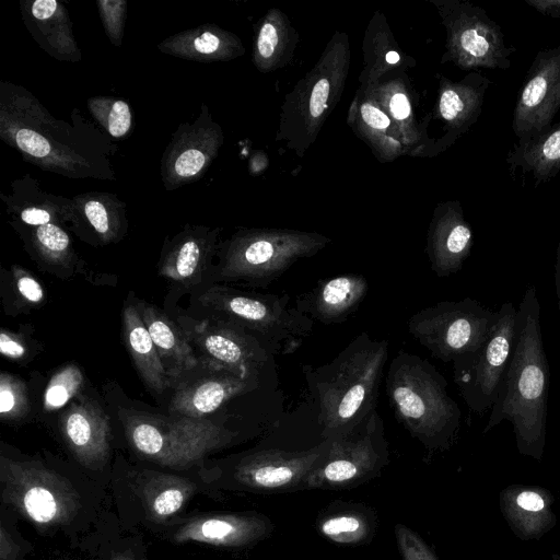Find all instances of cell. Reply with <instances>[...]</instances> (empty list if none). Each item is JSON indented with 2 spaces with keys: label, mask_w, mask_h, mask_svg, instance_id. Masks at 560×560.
Returning a JSON list of instances; mask_svg holds the SVG:
<instances>
[{
  "label": "cell",
  "mask_w": 560,
  "mask_h": 560,
  "mask_svg": "<svg viewBox=\"0 0 560 560\" xmlns=\"http://www.w3.org/2000/svg\"><path fill=\"white\" fill-rule=\"evenodd\" d=\"M0 138L24 161L69 178L115 179L116 147L74 110L73 124L55 118L25 88L0 82Z\"/></svg>",
  "instance_id": "cell-1"
},
{
  "label": "cell",
  "mask_w": 560,
  "mask_h": 560,
  "mask_svg": "<svg viewBox=\"0 0 560 560\" xmlns=\"http://www.w3.org/2000/svg\"><path fill=\"white\" fill-rule=\"evenodd\" d=\"M549 384L540 304L536 287L529 285L517 308L513 350L482 433L487 434L508 420L512 423L518 453L541 460L546 445Z\"/></svg>",
  "instance_id": "cell-2"
},
{
  "label": "cell",
  "mask_w": 560,
  "mask_h": 560,
  "mask_svg": "<svg viewBox=\"0 0 560 560\" xmlns=\"http://www.w3.org/2000/svg\"><path fill=\"white\" fill-rule=\"evenodd\" d=\"M79 481L40 460L0 456L2 510L42 535L81 534L101 516L104 488Z\"/></svg>",
  "instance_id": "cell-3"
},
{
  "label": "cell",
  "mask_w": 560,
  "mask_h": 560,
  "mask_svg": "<svg viewBox=\"0 0 560 560\" xmlns=\"http://www.w3.org/2000/svg\"><path fill=\"white\" fill-rule=\"evenodd\" d=\"M388 347L387 339L375 340L361 332L328 363L303 366L322 439L349 432L376 410Z\"/></svg>",
  "instance_id": "cell-4"
},
{
  "label": "cell",
  "mask_w": 560,
  "mask_h": 560,
  "mask_svg": "<svg viewBox=\"0 0 560 560\" xmlns=\"http://www.w3.org/2000/svg\"><path fill=\"white\" fill-rule=\"evenodd\" d=\"M396 420L430 453L447 451L457 439L462 411L444 376L428 360L399 350L385 380Z\"/></svg>",
  "instance_id": "cell-5"
},
{
  "label": "cell",
  "mask_w": 560,
  "mask_h": 560,
  "mask_svg": "<svg viewBox=\"0 0 560 560\" xmlns=\"http://www.w3.org/2000/svg\"><path fill=\"white\" fill-rule=\"evenodd\" d=\"M350 43L336 31L322 55L294 88L284 95L275 140L303 158L338 105L350 68Z\"/></svg>",
  "instance_id": "cell-6"
},
{
  "label": "cell",
  "mask_w": 560,
  "mask_h": 560,
  "mask_svg": "<svg viewBox=\"0 0 560 560\" xmlns=\"http://www.w3.org/2000/svg\"><path fill=\"white\" fill-rule=\"evenodd\" d=\"M132 450L158 466L188 471L209 454L231 445L236 432L210 420L166 419L128 409L119 410Z\"/></svg>",
  "instance_id": "cell-7"
},
{
  "label": "cell",
  "mask_w": 560,
  "mask_h": 560,
  "mask_svg": "<svg viewBox=\"0 0 560 560\" xmlns=\"http://www.w3.org/2000/svg\"><path fill=\"white\" fill-rule=\"evenodd\" d=\"M331 240L320 233L292 229H241L226 242L220 275L266 287L293 264L310 258Z\"/></svg>",
  "instance_id": "cell-8"
},
{
  "label": "cell",
  "mask_w": 560,
  "mask_h": 560,
  "mask_svg": "<svg viewBox=\"0 0 560 560\" xmlns=\"http://www.w3.org/2000/svg\"><path fill=\"white\" fill-rule=\"evenodd\" d=\"M330 440L299 450L262 447L235 458L225 469L206 476L217 490L260 494L304 490L307 476L325 458Z\"/></svg>",
  "instance_id": "cell-9"
},
{
  "label": "cell",
  "mask_w": 560,
  "mask_h": 560,
  "mask_svg": "<svg viewBox=\"0 0 560 560\" xmlns=\"http://www.w3.org/2000/svg\"><path fill=\"white\" fill-rule=\"evenodd\" d=\"M498 311L465 298L441 301L415 313L408 320L409 334L444 363L480 348L493 331Z\"/></svg>",
  "instance_id": "cell-10"
},
{
  "label": "cell",
  "mask_w": 560,
  "mask_h": 560,
  "mask_svg": "<svg viewBox=\"0 0 560 560\" xmlns=\"http://www.w3.org/2000/svg\"><path fill=\"white\" fill-rule=\"evenodd\" d=\"M389 464L383 419L376 410L349 432L330 440L322 463L304 490H350L380 476Z\"/></svg>",
  "instance_id": "cell-11"
},
{
  "label": "cell",
  "mask_w": 560,
  "mask_h": 560,
  "mask_svg": "<svg viewBox=\"0 0 560 560\" xmlns=\"http://www.w3.org/2000/svg\"><path fill=\"white\" fill-rule=\"evenodd\" d=\"M436 10L446 31L445 52L441 62H452L462 70H508L511 55L500 25L481 7L465 0H428Z\"/></svg>",
  "instance_id": "cell-12"
},
{
  "label": "cell",
  "mask_w": 560,
  "mask_h": 560,
  "mask_svg": "<svg viewBox=\"0 0 560 560\" xmlns=\"http://www.w3.org/2000/svg\"><path fill=\"white\" fill-rule=\"evenodd\" d=\"M200 300L224 314L231 323L256 332L275 352L294 351L313 329L314 320L295 307H289L288 295L246 293L215 287Z\"/></svg>",
  "instance_id": "cell-13"
},
{
  "label": "cell",
  "mask_w": 560,
  "mask_h": 560,
  "mask_svg": "<svg viewBox=\"0 0 560 560\" xmlns=\"http://www.w3.org/2000/svg\"><path fill=\"white\" fill-rule=\"evenodd\" d=\"M517 310L505 302L498 311L497 325L477 350L453 363V378L470 411L483 416L491 410L513 350Z\"/></svg>",
  "instance_id": "cell-14"
},
{
  "label": "cell",
  "mask_w": 560,
  "mask_h": 560,
  "mask_svg": "<svg viewBox=\"0 0 560 560\" xmlns=\"http://www.w3.org/2000/svg\"><path fill=\"white\" fill-rule=\"evenodd\" d=\"M126 481L113 486L120 508L145 526L164 528L180 518V512L198 493L217 491L206 480L184 476V471H132Z\"/></svg>",
  "instance_id": "cell-15"
},
{
  "label": "cell",
  "mask_w": 560,
  "mask_h": 560,
  "mask_svg": "<svg viewBox=\"0 0 560 560\" xmlns=\"http://www.w3.org/2000/svg\"><path fill=\"white\" fill-rule=\"evenodd\" d=\"M560 109V46L534 57L513 110L514 144L523 145L545 133Z\"/></svg>",
  "instance_id": "cell-16"
},
{
  "label": "cell",
  "mask_w": 560,
  "mask_h": 560,
  "mask_svg": "<svg viewBox=\"0 0 560 560\" xmlns=\"http://www.w3.org/2000/svg\"><path fill=\"white\" fill-rule=\"evenodd\" d=\"M224 142L221 126L206 104L192 122H182L161 160V177L167 190L199 179L218 156Z\"/></svg>",
  "instance_id": "cell-17"
},
{
  "label": "cell",
  "mask_w": 560,
  "mask_h": 560,
  "mask_svg": "<svg viewBox=\"0 0 560 560\" xmlns=\"http://www.w3.org/2000/svg\"><path fill=\"white\" fill-rule=\"evenodd\" d=\"M185 334L209 368L244 380L257 382L270 352L275 353L267 345L233 323L202 322Z\"/></svg>",
  "instance_id": "cell-18"
},
{
  "label": "cell",
  "mask_w": 560,
  "mask_h": 560,
  "mask_svg": "<svg viewBox=\"0 0 560 560\" xmlns=\"http://www.w3.org/2000/svg\"><path fill=\"white\" fill-rule=\"evenodd\" d=\"M275 530L271 520L256 511L211 513L180 517L165 534L176 544L199 542L242 549L268 538Z\"/></svg>",
  "instance_id": "cell-19"
},
{
  "label": "cell",
  "mask_w": 560,
  "mask_h": 560,
  "mask_svg": "<svg viewBox=\"0 0 560 560\" xmlns=\"http://www.w3.org/2000/svg\"><path fill=\"white\" fill-rule=\"evenodd\" d=\"M388 115L408 150L409 156H436L434 141L428 136L431 113L417 119L418 95L405 70L386 73L375 84L362 88Z\"/></svg>",
  "instance_id": "cell-20"
},
{
  "label": "cell",
  "mask_w": 560,
  "mask_h": 560,
  "mask_svg": "<svg viewBox=\"0 0 560 560\" xmlns=\"http://www.w3.org/2000/svg\"><path fill=\"white\" fill-rule=\"evenodd\" d=\"M438 77V97L431 119L442 122V137L434 140L436 154L448 149L468 132L481 115L491 80L471 71L459 81Z\"/></svg>",
  "instance_id": "cell-21"
},
{
  "label": "cell",
  "mask_w": 560,
  "mask_h": 560,
  "mask_svg": "<svg viewBox=\"0 0 560 560\" xmlns=\"http://www.w3.org/2000/svg\"><path fill=\"white\" fill-rule=\"evenodd\" d=\"M474 246V233L458 200L442 201L433 210L425 253L438 277L458 272Z\"/></svg>",
  "instance_id": "cell-22"
},
{
  "label": "cell",
  "mask_w": 560,
  "mask_h": 560,
  "mask_svg": "<svg viewBox=\"0 0 560 560\" xmlns=\"http://www.w3.org/2000/svg\"><path fill=\"white\" fill-rule=\"evenodd\" d=\"M61 435L75 459L86 469L102 471L109 456L107 415L94 400L72 402L59 420Z\"/></svg>",
  "instance_id": "cell-23"
},
{
  "label": "cell",
  "mask_w": 560,
  "mask_h": 560,
  "mask_svg": "<svg viewBox=\"0 0 560 560\" xmlns=\"http://www.w3.org/2000/svg\"><path fill=\"white\" fill-rule=\"evenodd\" d=\"M368 290V280L362 275H339L318 281L311 291L299 295L294 307L312 320L339 324L358 310Z\"/></svg>",
  "instance_id": "cell-24"
},
{
  "label": "cell",
  "mask_w": 560,
  "mask_h": 560,
  "mask_svg": "<svg viewBox=\"0 0 560 560\" xmlns=\"http://www.w3.org/2000/svg\"><path fill=\"white\" fill-rule=\"evenodd\" d=\"M553 503V494L539 486L511 485L499 493L503 518L523 541L539 539L555 527Z\"/></svg>",
  "instance_id": "cell-25"
},
{
  "label": "cell",
  "mask_w": 560,
  "mask_h": 560,
  "mask_svg": "<svg viewBox=\"0 0 560 560\" xmlns=\"http://www.w3.org/2000/svg\"><path fill=\"white\" fill-rule=\"evenodd\" d=\"M23 22L35 42L59 61H81L67 8L57 0H21Z\"/></svg>",
  "instance_id": "cell-26"
},
{
  "label": "cell",
  "mask_w": 560,
  "mask_h": 560,
  "mask_svg": "<svg viewBox=\"0 0 560 560\" xmlns=\"http://www.w3.org/2000/svg\"><path fill=\"white\" fill-rule=\"evenodd\" d=\"M7 212L25 225L38 226L48 223L61 225L72 222L74 203L72 198L44 191L30 174L11 183L10 194H0Z\"/></svg>",
  "instance_id": "cell-27"
},
{
  "label": "cell",
  "mask_w": 560,
  "mask_h": 560,
  "mask_svg": "<svg viewBox=\"0 0 560 560\" xmlns=\"http://www.w3.org/2000/svg\"><path fill=\"white\" fill-rule=\"evenodd\" d=\"M347 124L380 162H392L409 154L388 115L361 88L351 101Z\"/></svg>",
  "instance_id": "cell-28"
},
{
  "label": "cell",
  "mask_w": 560,
  "mask_h": 560,
  "mask_svg": "<svg viewBox=\"0 0 560 560\" xmlns=\"http://www.w3.org/2000/svg\"><path fill=\"white\" fill-rule=\"evenodd\" d=\"M158 49L197 62L229 61L245 54V47L236 34L212 23L173 34L163 39Z\"/></svg>",
  "instance_id": "cell-29"
},
{
  "label": "cell",
  "mask_w": 560,
  "mask_h": 560,
  "mask_svg": "<svg viewBox=\"0 0 560 560\" xmlns=\"http://www.w3.org/2000/svg\"><path fill=\"white\" fill-rule=\"evenodd\" d=\"M374 509L363 503L335 500L322 509L315 520V529L325 539L339 546L369 544L377 529Z\"/></svg>",
  "instance_id": "cell-30"
},
{
  "label": "cell",
  "mask_w": 560,
  "mask_h": 560,
  "mask_svg": "<svg viewBox=\"0 0 560 560\" xmlns=\"http://www.w3.org/2000/svg\"><path fill=\"white\" fill-rule=\"evenodd\" d=\"M363 68L359 75L360 86L375 84L386 73L405 70L416 65L405 55L396 42L385 15L376 11L371 18L362 42Z\"/></svg>",
  "instance_id": "cell-31"
},
{
  "label": "cell",
  "mask_w": 560,
  "mask_h": 560,
  "mask_svg": "<svg viewBox=\"0 0 560 560\" xmlns=\"http://www.w3.org/2000/svg\"><path fill=\"white\" fill-rule=\"evenodd\" d=\"M299 33L288 15L270 9L257 23L253 45V63L261 73L290 65L299 43Z\"/></svg>",
  "instance_id": "cell-32"
},
{
  "label": "cell",
  "mask_w": 560,
  "mask_h": 560,
  "mask_svg": "<svg viewBox=\"0 0 560 560\" xmlns=\"http://www.w3.org/2000/svg\"><path fill=\"white\" fill-rule=\"evenodd\" d=\"M257 384L256 381L244 380L229 373L200 380L183 387L174 395L170 411L178 417L202 419L234 396L257 387Z\"/></svg>",
  "instance_id": "cell-33"
},
{
  "label": "cell",
  "mask_w": 560,
  "mask_h": 560,
  "mask_svg": "<svg viewBox=\"0 0 560 560\" xmlns=\"http://www.w3.org/2000/svg\"><path fill=\"white\" fill-rule=\"evenodd\" d=\"M138 311L171 380L198 364L186 334L156 307L139 303Z\"/></svg>",
  "instance_id": "cell-34"
},
{
  "label": "cell",
  "mask_w": 560,
  "mask_h": 560,
  "mask_svg": "<svg viewBox=\"0 0 560 560\" xmlns=\"http://www.w3.org/2000/svg\"><path fill=\"white\" fill-rule=\"evenodd\" d=\"M505 162L513 180L521 170L523 182L532 174L535 188L555 178L560 172V121L526 144H513Z\"/></svg>",
  "instance_id": "cell-35"
},
{
  "label": "cell",
  "mask_w": 560,
  "mask_h": 560,
  "mask_svg": "<svg viewBox=\"0 0 560 560\" xmlns=\"http://www.w3.org/2000/svg\"><path fill=\"white\" fill-rule=\"evenodd\" d=\"M73 228L88 225L103 244L121 238L127 230L126 203L116 195L89 191L73 198Z\"/></svg>",
  "instance_id": "cell-36"
},
{
  "label": "cell",
  "mask_w": 560,
  "mask_h": 560,
  "mask_svg": "<svg viewBox=\"0 0 560 560\" xmlns=\"http://www.w3.org/2000/svg\"><path fill=\"white\" fill-rule=\"evenodd\" d=\"M219 230L205 226L186 228L171 244L160 267V275L177 282H186L201 271L214 248Z\"/></svg>",
  "instance_id": "cell-37"
},
{
  "label": "cell",
  "mask_w": 560,
  "mask_h": 560,
  "mask_svg": "<svg viewBox=\"0 0 560 560\" xmlns=\"http://www.w3.org/2000/svg\"><path fill=\"white\" fill-rule=\"evenodd\" d=\"M122 334L126 346L148 388L162 393L171 378L138 308L128 305L122 312Z\"/></svg>",
  "instance_id": "cell-38"
},
{
  "label": "cell",
  "mask_w": 560,
  "mask_h": 560,
  "mask_svg": "<svg viewBox=\"0 0 560 560\" xmlns=\"http://www.w3.org/2000/svg\"><path fill=\"white\" fill-rule=\"evenodd\" d=\"M30 228L31 244L43 260L57 266H67L70 262L73 255L72 243L61 225L48 223Z\"/></svg>",
  "instance_id": "cell-39"
},
{
  "label": "cell",
  "mask_w": 560,
  "mask_h": 560,
  "mask_svg": "<svg viewBox=\"0 0 560 560\" xmlns=\"http://www.w3.org/2000/svg\"><path fill=\"white\" fill-rule=\"evenodd\" d=\"M88 108L110 137L119 139L130 132L133 114L127 102L107 96H93L88 100Z\"/></svg>",
  "instance_id": "cell-40"
},
{
  "label": "cell",
  "mask_w": 560,
  "mask_h": 560,
  "mask_svg": "<svg viewBox=\"0 0 560 560\" xmlns=\"http://www.w3.org/2000/svg\"><path fill=\"white\" fill-rule=\"evenodd\" d=\"M83 384V376L75 364H68L58 371L49 381L45 395L44 407L46 410H56L63 407L73 398Z\"/></svg>",
  "instance_id": "cell-41"
},
{
  "label": "cell",
  "mask_w": 560,
  "mask_h": 560,
  "mask_svg": "<svg viewBox=\"0 0 560 560\" xmlns=\"http://www.w3.org/2000/svg\"><path fill=\"white\" fill-rule=\"evenodd\" d=\"M28 411V396L25 384L18 377L0 374V415L2 420H16Z\"/></svg>",
  "instance_id": "cell-42"
},
{
  "label": "cell",
  "mask_w": 560,
  "mask_h": 560,
  "mask_svg": "<svg viewBox=\"0 0 560 560\" xmlns=\"http://www.w3.org/2000/svg\"><path fill=\"white\" fill-rule=\"evenodd\" d=\"M96 5L110 43L114 46H120L124 38L127 2L125 0H98Z\"/></svg>",
  "instance_id": "cell-43"
},
{
  "label": "cell",
  "mask_w": 560,
  "mask_h": 560,
  "mask_svg": "<svg viewBox=\"0 0 560 560\" xmlns=\"http://www.w3.org/2000/svg\"><path fill=\"white\" fill-rule=\"evenodd\" d=\"M394 532L402 560H439L417 532L400 523L395 525Z\"/></svg>",
  "instance_id": "cell-44"
},
{
  "label": "cell",
  "mask_w": 560,
  "mask_h": 560,
  "mask_svg": "<svg viewBox=\"0 0 560 560\" xmlns=\"http://www.w3.org/2000/svg\"><path fill=\"white\" fill-rule=\"evenodd\" d=\"M31 549L28 541L24 540L11 525L7 524L1 515L0 560H24Z\"/></svg>",
  "instance_id": "cell-45"
},
{
  "label": "cell",
  "mask_w": 560,
  "mask_h": 560,
  "mask_svg": "<svg viewBox=\"0 0 560 560\" xmlns=\"http://www.w3.org/2000/svg\"><path fill=\"white\" fill-rule=\"evenodd\" d=\"M14 280L20 295L27 302L36 304L43 301L44 290L40 283L22 269H14Z\"/></svg>",
  "instance_id": "cell-46"
},
{
  "label": "cell",
  "mask_w": 560,
  "mask_h": 560,
  "mask_svg": "<svg viewBox=\"0 0 560 560\" xmlns=\"http://www.w3.org/2000/svg\"><path fill=\"white\" fill-rule=\"evenodd\" d=\"M0 352L10 359H21L26 354V347L16 335L2 329L0 332Z\"/></svg>",
  "instance_id": "cell-47"
},
{
  "label": "cell",
  "mask_w": 560,
  "mask_h": 560,
  "mask_svg": "<svg viewBox=\"0 0 560 560\" xmlns=\"http://www.w3.org/2000/svg\"><path fill=\"white\" fill-rule=\"evenodd\" d=\"M525 3L540 14L560 19V0H525Z\"/></svg>",
  "instance_id": "cell-48"
},
{
  "label": "cell",
  "mask_w": 560,
  "mask_h": 560,
  "mask_svg": "<svg viewBox=\"0 0 560 560\" xmlns=\"http://www.w3.org/2000/svg\"><path fill=\"white\" fill-rule=\"evenodd\" d=\"M140 549L131 546H122L118 550H113L109 553L108 560H145L144 557H140Z\"/></svg>",
  "instance_id": "cell-49"
},
{
  "label": "cell",
  "mask_w": 560,
  "mask_h": 560,
  "mask_svg": "<svg viewBox=\"0 0 560 560\" xmlns=\"http://www.w3.org/2000/svg\"><path fill=\"white\" fill-rule=\"evenodd\" d=\"M555 287H556L558 308H559V314H560V242H558L557 248H556Z\"/></svg>",
  "instance_id": "cell-50"
},
{
  "label": "cell",
  "mask_w": 560,
  "mask_h": 560,
  "mask_svg": "<svg viewBox=\"0 0 560 560\" xmlns=\"http://www.w3.org/2000/svg\"><path fill=\"white\" fill-rule=\"evenodd\" d=\"M550 560H560L559 556H553Z\"/></svg>",
  "instance_id": "cell-51"
}]
</instances>
